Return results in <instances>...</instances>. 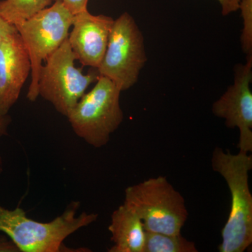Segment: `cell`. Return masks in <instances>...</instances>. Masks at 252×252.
Returning <instances> with one entry per match:
<instances>
[{
    "label": "cell",
    "mask_w": 252,
    "mask_h": 252,
    "mask_svg": "<svg viewBox=\"0 0 252 252\" xmlns=\"http://www.w3.org/2000/svg\"><path fill=\"white\" fill-rule=\"evenodd\" d=\"M212 167L223 177L231 195L229 217L221 230L219 251L244 252L252 244V195L249 186L252 156L242 152L232 154L216 147Z\"/></svg>",
    "instance_id": "cell-1"
},
{
    "label": "cell",
    "mask_w": 252,
    "mask_h": 252,
    "mask_svg": "<svg viewBox=\"0 0 252 252\" xmlns=\"http://www.w3.org/2000/svg\"><path fill=\"white\" fill-rule=\"evenodd\" d=\"M79 202H72L61 216L49 223L28 218L18 207L13 210L0 205V231L8 235L16 248L24 252H58L69 235L97 220V214L77 216Z\"/></svg>",
    "instance_id": "cell-2"
},
{
    "label": "cell",
    "mask_w": 252,
    "mask_h": 252,
    "mask_svg": "<svg viewBox=\"0 0 252 252\" xmlns=\"http://www.w3.org/2000/svg\"><path fill=\"white\" fill-rule=\"evenodd\" d=\"M124 204L137 214L148 231L181 234L188 219L185 198L162 176L127 187Z\"/></svg>",
    "instance_id": "cell-3"
},
{
    "label": "cell",
    "mask_w": 252,
    "mask_h": 252,
    "mask_svg": "<svg viewBox=\"0 0 252 252\" xmlns=\"http://www.w3.org/2000/svg\"><path fill=\"white\" fill-rule=\"evenodd\" d=\"M121 93L110 79L99 76L92 90L82 96L67 116L76 135L94 148L108 143L124 121Z\"/></svg>",
    "instance_id": "cell-4"
},
{
    "label": "cell",
    "mask_w": 252,
    "mask_h": 252,
    "mask_svg": "<svg viewBox=\"0 0 252 252\" xmlns=\"http://www.w3.org/2000/svg\"><path fill=\"white\" fill-rule=\"evenodd\" d=\"M74 15L61 0L15 26L21 36L31 62V82L27 94L29 100L38 95V77L44 62L62 45L69 35Z\"/></svg>",
    "instance_id": "cell-5"
},
{
    "label": "cell",
    "mask_w": 252,
    "mask_h": 252,
    "mask_svg": "<svg viewBox=\"0 0 252 252\" xmlns=\"http://www.w3.org/2000/svg\"><path fill=\"white\" fill-rule=\"evenodd\" d=\"M75 61L67 39L46 60L38 77V95L65 117L99 77L94 68L84 74L80 68L75 67Z\"/></svg>",
    "instance_id": "cell-6"
},
{
    "label": "cell",
    "mask_w": 252,
    "mask_h": 252,
    "mask_svg": "<svg viewBox=\"0 0 252 252\" xmlns=\"http://www.w3.org/2000/svg\"><path fill=\"white\" fill-rule=\"evenodd\" d=\"M147 61L144 36L135 19L123 13L114 20L99 76L110 79L120 89H130L137 82Z\"/></svg>",
    "instance_id": "cell-7"
},
{
    "label": "cell",
    "mask_w": 252,
    "mask_h": 252,
    "mask_svg": "<svg viewBox=\"0 0 252 252\" xmlns=\"http://www.w3.org/2000/svg\"><path fill=\"white\" fill-rule=\"evenodd\" d=\"M252 55L245 64H236L234 82L214 102V115L224 119L229 128H238L239 152H252Z\"/></svg>",
    "instance_id": "cell-8"
},
{
    "label": "cell",
    "mask_w": 252,
    "mask_h": 252,
    "mask_svg": "<svg viewBox=\"0 0 252 252\" xmlns=\"http://www.w3.org/2000/svg\"><path fill=\"white\" fill-rule=\"evenodd\" d=\"M114 19L93 15L88 10L74 15L68 41L76 60L84 66L97 69L103 59Z\"/></svg>",
    "instance_id": "cell-9"
},
{
    "label": "cell",
    "mask_w": 252,
    "mask_h": 252,
    "mask_svg": "<svg viewBox=\"0 0 252 252\" xmlns=\"http://www.w3.org/2000/svg\"><path fill=\"white\" fill-rule=\"evenodd\" d=\"M31 74V59L17 31L0 44V116L7 115Z\"/></svg>",
    "instance_id": "cell-10"
},
{
    "label": "cell",
    "mask_w": 252,
    "mask_h": 252,
    "mask_svg": "<svg viewBox=\"0 0 252 252\" xmlns=\"http://www.w3.org/2000/svg\"><path fill=\"white\" fill-rule=\"evenodd\" d=\"M108 230L114 245L109 252H143L145 230L135 211L125 204L113 212Z\"/></svg>",
    "instance_id": "cell-11"
},
{
    "label": "cell",
    "mask_w": 252,
    "mask_h": 252,
    "mask_svg": "<svg viewBox=\"0 0 252 252\" xmlns=\"http://www.w3.org/2000/svg\"><path fill=\"white\" fill-rule=\"evenodd\" d=\"M54 0H2L0 1V16L17 26L49 7Z\"/></svg>",
    "instance_id": "cell-12"
},
{
    "label": "cell",
    "mask_w": 252,
    "mask_h": 252,
    "mask_svg": "<svg viewBox=\"0 0 252 252\" xmlns=\"http://www.w3.org/2000/svg\"><path fill=\"white\" fill-rule=\"evenodd\" d=\"M193 242L182 234L169 235L145 230L142 252H198Z\"/></svg>",
    "instance_id": "cell-13"
},
{
    "label": "cell",
    "mask_w": 252,
    "mask_h": 252,
    "mask_svg": "<svg viewBox=\"0 0 252 252\" xmlns=\"http://www.w3.org/2000/svg\"><path fill=\"white\" fill-rule=\"evenodd\" d=\"M63 4L73 15L79 14L87 9L89 0H61Z\"/></svg>",
    "instance_id": "cell-14"
},
{
    "label": "cell",
    "mask_w": 252,
    "mask_h": 252,
    "mask_svg": "<svg viewBox=\"0 0 252 252\" xmlns=\"http://www.w3.org/2000/svg\"><path fill=\"white\" fill-rule=\"evenodd\" d=\"M217 1L220 3L222 15L228 16L238 11L241 0H217Z\"/></svg>",
    "instance_id": "cell-15"
},
{
    "label": "cell",
    "mask_w": 252,
    "mask_h": 252,
    "mask_svg": "<svg viewBox=\"0 0 252 252\" xmlns=\"http://www.w3.org/2000/svg\"><path fill=\"white\" fill-rule=\"evenodd\" d=\"M17 32L14 25L8 23L6 20L0 16V44L6 36Z\"/></svg>",
    "instance_id": "cell-16"
},
{
    "label": "cell",
    "mask_w": 252,
    "mask_h": 252,
    "mask_svg": "<svg viewBox=\"0 0 252 252\" xmlns=\"http://www.w3.org/2000/svg\"><path fill=\"white\" fill-rule=\"evenodd\" d=\"M11 119L9 115L0 116V137L7 134L8 127Z\"/></svg>",
    "instance_id": "cell-17"
}]
</instances>
